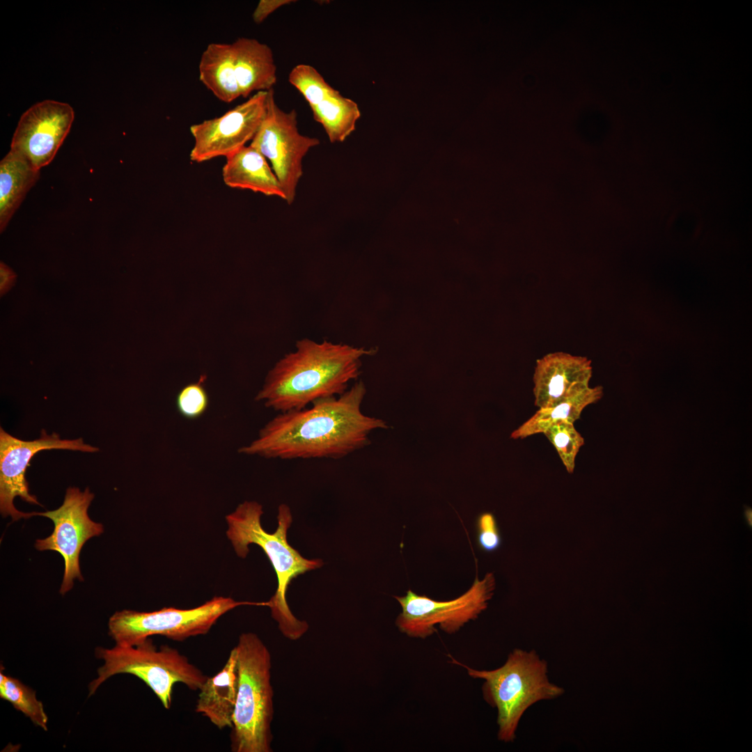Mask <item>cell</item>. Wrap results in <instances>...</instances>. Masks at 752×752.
<instances>
[{"label": "cell", "mask_w": 752, "mask_h": 752, "mask_svg": "<svg viewBox=\"0 0 752 752\" xmlns=\"http://www.w3.org/2000/svg\"><path fill=\"white\" fill-rule=\"evenodd\" d=\"M363 384L342 395L318 400L311 407L281 412L239 453L265 458L340 459L370 444L374 430L388 428L382 419L364 415Z\"/></svg>", "instance_id": "obj_1"}, {"label": "cell", "mask_w": 752, "mask_h": 752, "mask_svg": "<svg viewBox=\"0 0 752 752\" xmlns=\"http://www.w3.org/2000/svg\"><path fill=\"white\" fill-rule=\"evenodd\" d=\"M363 350L303 338L268 372L256 401L281 412L299 410L342 395L359 374Z\"/></svg>", "instance_id": "obj_2"}, {"label": "cell", "mask_w": 752, "mask_h": 752, "mask_svg": "<svg viewBox=\"0 0 752 752\" xmlns=\"http://www.w3.org/2000/svg\"><path fill=\"white\" fill-rule=\"evenodd\" d=\"M262 506L256 501H244L235 510L226 516L228 524L226 535L236 554L244 558L249 552V545H258L268 557L276 572L278 586L268 601L272 617L278 622L279 629L287 639L295 641L308 630V625L297 619L291 612L286 592L292 580L307 571L320 567V558H304L287 540L288 529L292 521L290 508L281 504L278 510V526L274 533L267 532L262 526Z\"/></svg>", "instance_id": "obj_3"}, {"label": "cell", "mask_w": 752, "mask_h": 752, "mask_svg": "<svg viewBox=\"0 0 752 752\" xmlns=\"http://www.w3.org/2000/svg\"><path fill=\"white\" fill-rule=\"evenodd\" d=\"M238 689L230 735L233 752H271L274 691L271 654L253 632L239 636Z\"/></svg>", "instance_id": "obj_4"}, {"label": "cell", "mask_w": 752, "mask_h": 752, "mask_svg": "<svg viewBox=\"0 0 752 752\" xmlns=\"http://www.w3.org/2000/svg\"><path fill=\"white\" fill-rule=\"evenodd\" d=\"M468 675L484 680V700L497 710L498 738L513 742L519 722L525 711L534 703L560 696L563 689L549 682L547 664L534 651L515 649L506 663L492 671H478L458 661Z\"/></svg>", "instance_id": "obj_5"}, {"label": "cell", "mask_w": 752, "mask_h": 752, "mask_svg": "<svg viewBox=\"0 0 752 752\" xmlns=\"http://www.w3.org/2000/svg\"><path fill=\"white\" fill-rule=\"evenodd\" d=\"M95 656L104 663L97 669V677L89 684L88 696L93 695L112 676L131 674L143 681L164 707L169 710L175 683H182L196 691L201 688L207 678L177 649L167 645L157 648L150 638L134 645L98 647L95 649Z\"/></svg>", "instance_id": "obj_6"}, {"label": "cell", "mask_w": 752, "mask_h": 752, "mask_svg": "<svg viewBox=\"0 0 752 752\" xmlns=\"http://www.w3.org/2000/svg\"><path fill=\"white\" fill-rule=\"evenodd\" d=\"M198 74L202 84L226 103L246 98L254 91L273 89L276 82L271 48L244 37L231 43L209 44L201 55Z\"/></svg>", "instance_id": "obj_7"}, {"label": "cell", "mask_w": 752, "mask_h": 752, "mask_svg": "<svg viewBox=\"0 0 752 752\" xmlns=\"http://www.w3.org/2000/svg\"><path fill=\"white\" fill-rule=\"evenodd\" d=\"M242 605L268 606L269 603L235 601L229 597L216 596L187 609L165 607L150 612L125 609L110 617L109 634L119 645H134L153 635L182 641L207 634L221 616Z\"/></svg>", "instance_id": "obj_8"}, {"label": "cell", "mask_w": 752, "mask_h": 752, "mask_svg": "<svg viewBox=\"0 0 752 752\" xmlns=\"http://www.w3.org/2000/svg\"><path fill=\"white\" fill-rule=\"evenodd\" d=\"M494 588V577L489 572L482 580L476 576L467 592L448 601L432 600L409 589L406 595L395 597L402 608L395 625L400 632L412 638L431 636L437 625L447 634H454L487 609Z\"/></svg>", "instance_id": "obj_9"}, {"label": "cell", "mask_w": 752, "mask_h": 752, "mask_svg": "<svg viewBox=\"0 0 752 752\" xmlns=\"http://www.w3.org/2000/svg\"><path fill=\"white\" fill-rule=\"evenodd\" d=\"M320 140L301 134L297 128V112L282 110L276 103L274 90L268 91L265 116L251 141L272 164L290 205L302 171V160Z\"/></svg>", "instance_id": "obj_10"}, {"label": "cell", "mask_w": 752, "mask_h": 752, "mask_svg": "<svg viewBox=\"0 0 752 752\" xmlns=\"http://www.w3.org/2000/svg\"><path fill=\"white\" fill-rule=\"evenodd\" d=\"M94 494L87 487L81 492L70 487L66 490L63 504L57 509L42 512H32L49 518L54 522L52 533L44 539H38L35 547L40 551L53 550L64 560L65 568L60 593L65 594L73 586V580L83 581L79 566V554L83 545L90 538L104 531L102 524L93 521L88 515V507Z\"/></svg>", "instance_id": "obj_11"}, {"label": "cell", "mask_w": 752, "mask_h": 752, "mask_svg": "<svg viewBox=\"0 0 752 752\" xmlns=\"http://www.w3.org/2000/svg\"><path fill=\"white\" fill-rule=\"evenodd\" d=\"M51 449H68L95 453L98 448L86 444L81 438L61 439L59 434H48L41 430L40 437L33 441H24L0 429V511L3 517L10 516L13 521L32 517L31 512L17 510L14 499L41 506L36 496L29 492L26 471L32 457L38 452Z\"/></svg>", "instance_id": "obj_12"}, {"label": "cell", "mask_w": 752, "mask_h": 752, "mask_svg": "<svg viewBox=\"0 0 752 752\" xmlns=\"http://www.w3.org/2000/svg\"><path fill=\"white\" fill-rule=\"evenodd\" d=\"M267 91H259L219 117L192 125V162L230 155L253 139L266 113Z\"/></svg>", "instance_id": "obj_13"}, {"label": "cell", "mask_w": 752, "mask_h": 752, "mask_svg": "<svg viewBox=\"0 0 752 752\" xmlns=\"http://www.w3.org/2000/svg\"><path fill=\"white\" fill-rule=\"evenodd\" d=\"M74 118L72 107L65 102L45 100L32 105L19 118L10 150L40 170L54 158Z\"/></svg>", "instance_id": "obj_14"}, {"label": "cell", "mask_w": 752, "mask_h": 752, "mask_svg": "<svg viewBox=\"0 0 752 752\" xmlns=\"http://www.w3.org/2000/svg\"><path fill=\"white\" fill-rule=\"evenodd\" d=\"M591 361L586 357L564 352L546 354L536 361L533 374L534 405L551 406L569 393L589 386Z\"/></svg>", "instance_id": "obj_15"}, {"label": "cell", "mask_w": 752, "mask_h": 752, "mask_svg": "<svg viewBox=\"0 0 752 752\" xmlns=\"http://www.w3.org/2000/svg\"><path fill=\"white\" fill-rule=\"evenodd\" d=\"M238 689L237 652L233 648L222 669L199 689L196 712L219 729L232 728Z\"/></svg>", "instance_id": "obj_16"}, {"label": "cell", "mask_w": 752, "mask_h": 752, "mask_svg": "<svg viewBox=\"0 0 752 752\" xmlns=\"http://www.w3.org/2000/svg\"><path fill=\"white\" fill-rule=\"evenodd\" d=\"M226 158L222 169L225 185L286 200L279 180L267 159L257 149L245 146Z\"/></svg>", "instance_id": "obj_17"}, {"label": "cell", "mask_w": 752, "mask_h": 752, "mask_svg": "<svg viewBox=\"0 0 752 752\" xmlns=\"http://www.w3.org/2000/svg\"><path fill=\"white\" fill-rule=\"evenodd\" d=\"M40 177V170L10 150L0 162V231L2 233L28 191Z\"/></svg>", "instance_id": "obj_18"}, {"label": "cell", "mask_w": 752, "mask_h": 752, "mask_svg": "<svg viewBox=\"0 0 752 752\" xmlns=\"http://www.w3.org/2000/svg\"><path fill=\"white\" fill-rule=\"evenodd\" d=\"M602 395L601 386H587L576 390L550 407L539 409L531 418L514 430V439L543 433L551 425L567 421L574 423L588 405L597 402Z\"/></svg>", "instance_id": "obj_19"}, {"label": "cell", "mask_w": 752, "mask_h": 752, "mask_svg": "<svg viewBox=\"0 0 752 752\" xmlns=\"http://www.w3.org/2000/svg\"><path fill=\"white\" fill-rule=\"evenodd\" d=\"M310 107L314 119L322 125L331 143L344 141L354 130L360 117L357 104L335 88Z\"/></svg>", "instance_id": "obj_20"}, {"label": "cell", "mask_w": 752, "mask_h": 752, "mask_svg": "<svg viewBox=\"0 0 752 752\" xmlns=\"http://www.w3.org/2000/svg\"><path fill=\"white\" fill-rule=\"evenodd\" d=\"M0 697L10 703L36 726L47 730L48 716L36 692L19 680L0 673Z\"/></svg>", "instance_id": "obj_21"}, {"label": "cell", "mask_w": 752, "mask_h": 752, "mask_svg": "<svg viewBox=\"0 0 752 752\" xmlns=\"http://www.w3.org/2000/svg\"><path fill=\"white\" fill-rule=\"evenodd\" d=\"M556 448L569 473L575 468L576 457L584 444V439L574 426V423L561 421L551 425L542 433Z\"/></svg>", "instance_id": "obj_22"}, {"label": "cell", "mask_w": 752, "mask_h": 752, "mask_svg": "<svg viewBox=\"0 0 752 752\" xmlns=\"http://www.w3.org/2000/svg\"><path fill=\"white\" fill-rule=\"evenodd\" d=\"M288 81L299 91L310 107L318 103L334 89L314 67L308 64L295 66L289 73Z\"/></svg>", "instance_id": "obj_23"}, {"label": "cell", "mask_w": 752, "mask_h": 752, "mask_svg": "<svg viewBox=\"0 0 752 752\" xmlns=\"http://www.w3.org/2000/svg\"><path fill=\"white\" fill-rule=\"evenodd\" d=\"M206 376L202 375L198 382L185 386L178 393L176 405L185 418H197L206 411L209 398L204 387Z\"/></svg>", "instance_id": "obj_24"}, {"label": "cell", "mask_w": 752, "mask_h": 752, "mask_svg": "<svg viewBox=\"0 0 752 752\" xmlns=\"http://www.w3.org/2000/svg\"><path fill=\"white\" fill-rule=\"evenodd\" d=\"M476 541L478 547L485 552H494L501 545L502 539L496 519L491 512L478 515L476 523Z\"/></svg>", "instance_id": "obj_25"}, {"label": "cell", "mask_w": 752, "mask_h": 752, "mask_svg": "<svg viewBox=\"0 0 752 752\" xmlns=\"http://www.w3.org/2000/svg\"><path fill=\"white\" fill-rule=\"evenodd\" d=\"M294 1L260 0L253 13V19L256 23H261L276 10Z\"/></svg>", "instance_id": "obj_26"}, {"label": "cell", "mask_w": 752, "mask_h": 752, "mask_svg": "<svg viewBox=\"0 0 752 752\" xmlns=\"http://www.w3.org/2000/svg\"><path fill=\"white\" fill-rule=\"evenodd\" d=\"M16 275L5 263L0 264V290L1 294L6 292L13 285Z\"/></svg>", "instance_id": "obj_27"}]
</instances>
